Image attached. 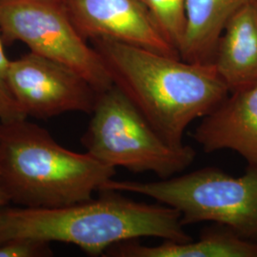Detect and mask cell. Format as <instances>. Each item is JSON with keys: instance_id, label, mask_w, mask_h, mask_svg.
Listing matches in <instances>:
<instances>
[{"instance_id": "obj_6", "label": "cell", "mask_w": 257, "mask_h": 257, "mask_svg": "<svg viewBox=\"0 0 257 257\" xmlns=\"http://www.w3.org/2000/svg\"><path fill=\"white\" fill-rule=\"evenodd\" d=\"M0 33L30 52L64 65L96 92L113 81L101 55L75 27L64 0H0Z\"/></svg>"}, {"instance_id": "obj_16", "label": "cell", "mask_w": 257, "mask_h": 257, "mask_svg": "<svg viewBox=\"0 0 257 257\" xmlns=\"http://www.w3.org/2000/svg\"><path fill=\"white\" fill-rule=\"evenodd\" d=\"M11 202L9 199V196H8V194L6 193L5 192V190H4V188H3V186H2V183H1V181H0V214H1V212L2 211L5 209V207Z\"/></svg>"}, {"instance_id": "obj_10", "label": "cell", "mask_w": 257, "mask_h": 257, "mask_svg": "<svg viewBox=\"0 0 257 257\" xmlns=\"http://www.w3.org/2000/svg\"><path fill=\"white\" fill-rule=\"evenodd\" d=\"M230 92L257 83V0L231 17L217 43L212 60Z\"/></svg>"}, {"instance_id": "obj_12", "label": "cell", "mask_w": 257, "mask_h": 257, "mask_svg": "<svg viewBox=\"0 0 257 257\" xmlns=\"http://www.w3.org/2000/svg\"><path fill=\"white\" fill-rule=\"evenodd\" d=\"M252 0H186L185 32L179 49L188 62H212L221 35L231 17Z\"/></svg>"}, {"instance_id": "obj_11", "label": "cell", "mask_w": 257, "mask_h": 257, "mask_svg": "<svg viewBox=\"0 0 257 257\" xmlns=\"http://www.w3.org/2000/svg\"><path fill=\"white\" fill-rule=\"evenodd\" d=\"M104 255L113 257H257V243L238 236L217 225L205 231L197 241L185 243L165 240L157 246H147L138 240L117 243Z\"/></svg>"}, {"instance_id": "obj_13", "label": "cell", "mask_w": 257, "mask_h": 257, "mask_svg": "<svg viewBox=\"0 0 257 257\" xmlns=\"http://www.w3.org/2000/svg\"><path fill=\"white\" fill-rule=\"evenodd\" d=\"M167 40L179 53L185 32L186 0H142Z\"/></svg>"}, {"instance_id": "obj_8", "label": "cell", "mask_w": 257, "mask_h": 257, "mask_svg": "<svg viewBox=\"0 0 257 257\" xmlns=\"http://www.w3.org/2000/svg\"><path fill=\"white\" fill-rule=\"evenodd\" d=\"M64 1L85 39H109L180 57L142 0Z\"/></svg>"}, {"instance_id": "obj_3", "label": "cell", "mask_w": 257, "mask_h": 257, "mask_svg": "<svg viewBox=\"0 0 257 257\" xmlns=\"http://www.w3.org/2000/svg\"><path fill=\"white\" fill-rule=\"evenodd\" d=\"M88 154L59 145L27 120L0 122V181L10 201L25 208H58L88 201L115 175Z\"/></svg>"}, {"instance_id": "obj_2", "label": "cell", "mask_w": 257, "mask_h": 257, "mask_svg": "<svg viewBox=\"0 0 257 257\" xmlns=\"http://www.w3.org/2000/svg\"><path fill=\"white\" fill-rule=\"evenodd\" d=\"M101 193L97 199L65 207L5 208L0 214V244L19 238L63 242L99 256L111 246L128 240H193L174 208L137 202L118 192Z\"/></svg>"}, {"instance_id": "obj_5", "label": "cell", "mask_w": 257, "mask_h": 257, "mask_svg": "<svg viewBox=\"0 0 257 257\" xmlns=\"http://www.w3.org/2000/svg\"><path fill=\"white\" fill-rule=\"evenodd\" d=\"M82 138L87 153L112 168L153 173L167 179L192 165L190 145L166 141L116 85L99 92Z\"/></svg>"}, {"instance_id": "obj_7", "label": "cell", "mask_w": 257, "mask_h": 257, "mask_svg": "<svg viewBox=\"0 0 257 257\" xmlns=\"http://www.w3.org/2000/svg\"><path fill=\"white\" fill-rule=\"evenodd\" d=\"M11 89L26 116L92 113L98 92L64 65L30 52L10 63Z\"/></svg>"}, {"instance_id": "obj_4", "label": "cell", "mask_w": 257, "mask_h": 257, "mask_svg": "<svg viewBox=\"0 0 257 257\" xmlns=\"http://www.w3.org/2000/svg\"><path fill=\"white\" fill-rule=\"evenodd\" d=\"M107 191L147 196L175 209L184 226L212 222L257 243V166L238 177L207 167L154 182L112 178L101 192Z\"/></svg>"}, {"instance_id": "obj_14", "label": "cell", "mask_w": 257, "mask_h": 257, "mask_svg": "<svg viewBox=\"0 0 257 257\" xmlns=\"http://www.w3.org/2000/svg\"><path fill=\"white\" fill-rule=\"evenodd\" d=\"M10 63L11 60L5 53L3 37L0 33V122L2 123L27 119L11 89Z\"/></svg>"}, {"instance_id": "obj_15", "label": "cell", "mask_w": 257, "mask_h": 257, "mask_svg": "<svg viewBox=\"0 0 257 257\" xmlns=\"http://www.w3.org/2000/svg\"><path fill=\"white\" fill-rule=\"evenodd\" d=\"M52 254L50 242L46 241L19 238L0 244V257H41Z\"/></svg>"}, {"instance_id": "obj_9", "label": "cell", "mask_w": 257, "mask_h": 257, "mask_svg": "<svg viewBox=\"0 0 257 257\" xmlns=\"http://www.w3.org/2000/svg\"><path fill=\"white\" fill-rule=\"evenodd\" d=\"M193 138L206 154L232 150L257 166V83L230 97L203 117Z\"/></svg>"}, {"instance_id": "obj_1", "label": "cell", "mask_w": 257, "mask_h": 257, "mask_svg": "<svg viewBox=\"0 0 257 257\" xmlns=\"http://www.w3.org/2000/svg\"><path fill=\"white\" fill-rule=\"evenodd\" d=\"M113 84L169 143H183L195 119L224 101L229 89L213 62H188L142 47L95 39Z\"/></svg>"}]
</instances>
